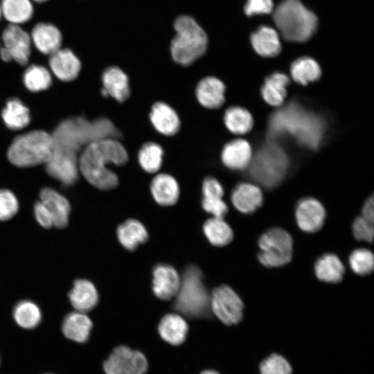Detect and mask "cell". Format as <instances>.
<instances>
[{"instance_id": "obj_7", "label": "cell", "mask_w": 374, "mask_h": 374, "mask_svg": "<svg viewBox=\"0 0 374 374\" xmlns=\"http://www.w3.org/2000/svg\"><path fill=\"white\" fill-rule=\"evenodd\" d=\"M52 134L42 130H35L16 137L8 151L11 163L18 167L46 164L53 154Z\"/></svg>"}, {"instance_id": "obj_9", "label": "cell", "mask_w": 374, "mask_h": 374, "mask_svg": "<svg viewBox=\"0 0 374 374\" xmlns=\"http://www.w3.org/2000/svg\"><path fill=\"white\" fill-rule=\"evenodd\" d=\"M258 246L260 251L258 253V259L265 267H282L292 260V238L281 228H271L262 233Z\"/></svg>"}, {"instance_id": "obj_31", "label": "cell", "mask_w": 374, "mask_h": 374, "mask_svg": "<svg viewBox=\"0 0 374 374\" xmlns=\"http://www.w3.org/2000/svg\"><path fill=\"white\" fill-rule=\"evenodd\" d=\"M289 83V78L285 74H272L265 80L261 89L263 99L272 106L282 105L287 95L286 89Z\"/></svg>"}, {"instance_id": "obj_43", "label": "cell", "mask_w": 374, "mask_h": 374, "mask_svg": "<svg viewBox=\"0 0 374 374\" xmlns=\"http://www.w3.org/2000/svg\"><path fill=\"white\" fill-rule=\"evenodd\" d=\"M202 206L205 211L214 217L223 218L228 212V207L222 198L203 197Z\"/></svg>"}, {"instance_id": "obj_35", "label": "cell", "mask_w": 374, "mask_h": 374, "mask_svg": "<svg viewBox=\"0 0 374 374\" xmlns=\"http://www.w3.org/2000/svg\"><path fill=\"white\" fill-rule=\"evenodd\" d=\"M203 231L208 240L217 247L229 244L233 238L231 228L223 218L213 217L207 220L203 225Z\"/></svg>"}, {"instance_id": "obj_6", "label": "cell", "mask_w": 374, "mask_h": 374, "mask_svg": "<svg viewBox=\"0 0 374 374\" xmlns=\"http://www.w3.org/2000/svg\"><path fill=\"white\" fill-rule=\"evenodd\" d=\"M177 32L170 45L173 60L182 66H189L205 53L208 37L203 28L191 17L180 16L175 21Z\"/></svg>"}, {"instance_id": "obj_23", "label": "cell", "mask_w": 374, "mask_h": 374, "mask_svg": "<svg viewBox=\"0 0 374 374\" xmlns=\"http://www.w3.org/2000/svg\"><path fill=\"white\" fill-rule=\"evenodd\" d=\"M231 202L241 213L251 214L262 204V193L257 186L242 183L237 185L231 193Z\"/></svg>"}, {"instance_id": "obj_39", "label": "cell", "mask_w": 374, "mask_h": 374, "mask_svg": "<svg viewBox=\"0 0 374 374\" xmlns=\"http://www.w3.org/2000/svg\"><path fill=\"white\" fill-rule=\"evenodd\" d=\"M349 264L351 269L356 274L368 275L373 270V255L366 249H357L350 253Z\"/></svg>"}, {"instance_id": "obj_32", "label": "cell", "mask_w": 374, "mask_h": 374, "mask_svg": "<svg viewBox=\"0 0 374 374\" xmlns=\"http://www.w3.org/2000/svg\"><path fill=\"white\" fill-rule=\"evenodd\" d=\"M24 71L22 79L26 87L32 91L48 89L52 83V75L46 65L30 62Z\"/></svg>"}, {"instance_id": "obj_2", "label": "cell", "mask_w": 374, "mask_h": 374, "mask_svg": "<svg viewBox=\"0 0 374 374\" xmlns=\"http://www.w3.org/2000/svg\"><path fill=\"white\" fill-rule=\"evenodd\" d=\"M127 160V152L121 142L113 137L104 138L84 148L78 159V169L94 187L109 190L118 186V178L108 166H123Z\"/></svg>"}, {"instance_id": "obj_20", "label": "cell", "mask_w": 374, "mask_h": 374, "mask_svg": "<svg viewBox=\"0 0 374 374\" xmlns=\"http://www.w3.org/2000/svg\"><path fill=\"white\" fill-rule=\"evenodd\" d=\"M68 296L73 309L84 313L93 310L98 301L95 285L87 279L75 280Z\"/></svg>"}, {"instance_id": "obj_50", "label": "cell", "mask_w": 374, "mask_h": 374, "mask_svg": "<svg viewBox=\"0 0 374 374\" xmlns=\"http://www.w3.org/2000/svg\"><path fill=\"white\" fill-rule=\"evenodd\" d=\"M2 21H3V17H2V12H1V6H0V24L2 22Z\"/></svg>"}, {"instance_id": "obj_18", "label": "cell", "mask_w": 374, "mask_h": 374, "mask_svg": "<svg viewBox=\"0 0 374 374\" xmlns=\"http://www.w3.org/2000/svg\"><path fill=\"white\" fill-rule=\"evenodd\" d=\"M40 201L51 213L53 226L65 228L69 223L71 206L67 199L51 188H45L40 193Z\"/></svg>"}, {"instance_id": "obj_24", "label": "cell", "mask_w": 374, "mask_h": 374, "mask_svg": "<svg viewBox=\"0 0 374 374\" xmlns=\"http://www.w3.org/2000/svg\"><path fill=\"white\" fill-rule=\"evenodd\" d=\"M252 158L249 143L244 139H235L226 143L222 151V163L232 170H243Z\"/></svg>"}, {"instance_id": "obj_5", "label": "cell", "mask_w": 374, "mask_h": 374, "mask_svg": "<svg viewBox=\"0 0 374 374\" xmlns=\"http://www.w3.org/2000/svg\"><path fill=\"white\" fill-rule=\"evenodd\" d=\"M203 274L196 266H189L181 278L179 289L176 294L174 308L188 318L211 316L210 297L205 287Z\"/></svg>"}, {"instance_id": "obj_29", "label": "cell", "mask_w": 374, "mask_h": 374, "mask_svg": "<svg viewBox=\"0 0 374 374\" xmlns=\"http://www.w3.org/2000/svg\"><path fill=\"white\" fill-rule=\"evenodd\" d=\"M345 269L340 259L335 254L326 253L317 259L314 265L317 278L323 282L338 283L343 279Z\"/></svg>"}, {"instance_id": "obj_14", "label": "cell", "mask_w": 374, "mask_h": 374, "mask_svg": "<svg viewBox=\"0 0 374 374\" xmlns=\"http://www.w3.org/2000/svg\"><path fill=\"white\" fill-rule=\"evenodd\" d=\"M57 79L63 82L74 80L82 69V61L70 48L62 46L47 57L46 66Z\"/></svg>"}, {"instance_id": "obj_34", "label": "cell", "mask_w": 374, "mask_h": 374, "mask_svg": "<svg viewBox=\"0 0 374 374\" xmlns=\"http://www.w3.org/2000/svg\"><path fill=\"white\" fill-rule=\"evenodd\" d=\"M42 312L39 306L29 300H23L16 304L13 309V318L22 328L30 330L36 328L42 321Z\"/></svg>"}, {"instance_id": "obj_38", "label": "cell", "mask_w": 374, "mask_h": 374, "mask_svg": "<svg viewBox=\"0 0 374 374\" xmlns=\"http://www.w3.org/2000/svg\"><path fill=\"white\" fill-rule=\"evenodd\" d=\"M163 150L161 146L154 142L144 143L138 152V161L143 170L148 173H154L161 167Z\"/></svg>"}, {"instance_id": "obj_19", "label": "cell", "mask_w": 374, "mask_h": 374, "mask_svg": "<svg viewBox=\"0 0 374 374\" xmlns=\"http://www.w3.org/2000/svg\"><path fill=\"white\" fill-rule=\"evenodd\" d=\"M150 120L155 130L165 136H172L180 129V119L175 110L163 102L152 106Z\"/></svg>"}, {"instance_id": "obj_11", "label": "cell", "mask_w": 374, "mask_h": 374, "mask_svg": "<svg viewBox=\"0 0 374 374\" xmlns=\"http://www.w3.org/2000/svg\"><path fill=\"white\" fill-rule=\"evenodd\" d=\"M148 368L144 354L125 345L116 346L103 363L105 374H145Z\"/></svg>"}, {"instance_id": "obj_16", "label": "cell", "mask_w": 374, "mask_h": 374, "mask_svg": "<svg viewBox=\"0 0 374 374\" xmlns=\"http://www.w3.org/2000/svg\"><path fill=\"white\" fill-rule=\"evenodd\" d=\"M181 277L170 265L159 264L153 269L152 290L160 299L170 300L175 297L179 289Z\"/></svg>"}, {"instance_id": "obj_13", "label": "cell", "mask_w": 374, "mask_h": 374, "mask_svg": "<svg viewBox=\"0 0 374 374\" xmlns=\"http://www.w3.org/2000/svg\"><path fill=\"white\" fill-rule=\"evenodd\" d=\"M33 50L48 57L63 46V35L60 29L48 21H39L28 30Z\"/></svg>"}, {"instance_id": "obj_10", "label": "cell", "mask_w": 374, "mask_h": 374, "mask_svg": "<svg viewBox=\"0 0 374 374\" xmlns=\"http://www.w3.org/2000/svg\"><path fill=\"white\" fill-rule=\"evenodd\" d=\"M0 42L9 52L12 62L25 67L30 63L33 48L30 33L22 26L0 24Z\"/></svg>"}, {"instance_id": "obj_44", "label": "cell", "mask_w": 374, "mask_h": 374, "mask_svg": "<svg viewBox=\"0 0 374 374\" xmlns=\"http://www.w3.org/2000/svg\"><path fill=\"white\" fill-rule=\"evenodd\" d=\"M273 0H247L244 8L246 15L269 14L273 11Z\"/></svg>"}, {"instance_id": "obj_25", "label": "cell", "mask_w": 374, "mask_h": 374, "mask_svg": "<svg viewBox=\"0 0 374 374\" xmlns=\"http://www.w3.org/2000/svg\"><path fill=\"white\" fill-rule=\"evenodd\" d=\"M103 88L107 95L119 103L125 102L130 95L127 75L117 66H110L103 73Z\"/></svg>"}, {"instance_id": "obj_51", "label": "cell", "mask_w": 374, "mask_h": 374, "mask_svg": "<svg viewBox=\"0 0 374 374\" xmlns=\"http://www.w3.org/2000/svg\"><path fill=\"white\" fill-rule=\"evenodd\" d=\"M0 46H1V42H0Z\"/></svg>"}, {"instance_id": "obj_47", "label": "cell", "mask_w": 374, "mask_h": 374, "mask_svg": "<svg viewBox=\"0 0 374 374\" xmlns=\"http://www.w3.org/2000/svg\"><path fill=\"white\" fill-rule=\"evenodd\" d=\"M373 197L371 196L364 203L362 208V215L364 219L373 224L374 220V203Z\"/></svg>"}, {"instance_id": "obj_27", "label": "cell", "mask_w": 374, "mask_h": 374, "mask_svg": "<svg viewBox=\"0 0 374 374\" xmlns=\"http://www.w3.org/2000/svg\"><path fill=\"white\" fill-rule=\"evenodd\" d=\"M3 20L10 24L24 26L33 18L35 3L31 0H0Z\"/></svg>"}, {"instance_id": "obj_26", "label": "cell", "mask_w": 374, "mask_h": 374, "mask_svg": "<svg viewBox=\"0 0 374 374\" xmlns=\"http://www.w3.org/2000/svg\"><path fill=\"white\" fill-rule=\"evenodd\" d=\"M154 199L161 206L174 205L179 196V186L171 175L161 173L156 175L150 184Z\"/></svg>"}, {"instance_id": "obj_37", "label": "cell", "mask_w": 374, "mask_h": 374, "mask_svg": "<svg viewBox=\"0 0 374 374\" xmlns=\"http://www.w3.org/2000/svg\"><path fill=\"white\" fill-rule=\"evenodd\" d=\"M224 122L232 133L243 134L249 132L253 127V121L251 114L240 107H231L224 115Z\"/></svg>"}, {"instance_id": "obj_15", "label": "cell", "mask_w": 374, "mask_h": 374, "mask_svg": "<svg viewBox=\"0 0 374 374\" xmlns=\"http://www.w3.org/2000/svg\"><path fill=\"white\" fill-rule=\"evenodd\" d=\"M296 220L299 227L306 233H315L323 225L326 211L316 199L306 197L296 204Z\"/></svg>"}, {"instance_id": "obj_45", "label": "cell", "mask_w": 374, "mask_h": 374, "mask_svg": "<svg viewBox=\"0 0 374 374\" xmlns=\"http://www.w3.org/2000/svg\"><path fill=\"white\" fill-rule=\"evenodd\" d=\"M202 194L204 197L222 198L224 189L216 179L208 177L202 184Z\"/></svg>"}, {"instance_id": "obj_33", "label": "cell", "mask_w": 374, "mask_h": 374, "mask_svg": "<svg viewBox=\"0 0 374 374\" xmlns=\"http://www.w3.org/2000/svg\"><path fill=\"white\" fill-rule=\"evenodd\" d=\"M290 72L292 79L302 85L318 80L321 74L319 64L309 57L295 60L291 65Z\"/></svg>"}, {"instance_id": "obj_21", "label": "cell", "mask_w": 374, "mask_h": 374, "mask_svg": "<svg viewBox=\"0 0 374 374\" xmlns=\"http://www.w3.org/2000/svg\"><path fill=\"white\" fill-rule=\"evenodd\" d=\"M225 86L215 77H206L197 84L195 94L201 105L207 109H217L225 100Z\"/></svg>"}, {"instance_id": "obj_4", "label": "cell", "mask_w": 374, "mask_h": 374, "mask_svg": "<svg viewBox=\"0 0 374 374\" xmlns=\"http://www.w3.org/2000/svg\"><path fill=\"white\" fill-rule=\"evenodd\" d=\"M274 21L282 37L289 42H303L314 34L318 25L316 15L300 0H283L275 8Z\"/></svg>"}, {"instance_id": "obj_8", "label": "cell", "mask_w": 374, "mask_h": 374, "mask_svg": "<svg viewBox=\"0 0 374 374\" xmlns=\"http://www.w3.org/2000/svg\"><path fill=\"white\" fill-rule=\"evenodd\" d=\"M288 162L286 153L279 145L267 144L258 150L252 159L250 174L259 184L272 188L284 178Z\"/></svg>"}, {"instance_id": "obj_46", "label": "cell", "mask_w": 374, "mask_h": 374, "mask_svg": "<svg viewBox=\"0 0 374 374\" xmlns=\"http://www.w3.org/2000/svg\"><path fill=\"white\" fill-rule=\"evenodd\" d=\"M34 215L37 223L44 229L53 226L52 216L44 204L39 201L34 205Z\"/></svg>"}, {"instance_id": "obj_40", "label": "cell", "mask_w": 374, "mask_h": 374, "mask_svg": "<svg viewBox=\"0 0 374 374\" xmlns=\"http://www.w3.org/2000/svg\"><path fill=\"white\" fill-rule=\"evenodd\" d=\"M260 374H292V368L289 362L282 355L272 354L260 364Z\"/></svg>"}, {"instance_id": "obj_12", "label": "cell", "mask_w": 374, "mask_h": 374, "mask_svg": "<svg viewBox=\"0 0 374 374\" xmlns=\"http://www.w3.org/2000/svg\"><path fill=\"white\" fill-rule=\"evenodd\" d=\"M210 308L215 316L226 326L237 324L242 319V301L227 285H223L213 290L210 297Z\"/></svg>"}, {"instance_id": "obj_1", "label": "cell", "mask_w": 374, "mask_h": 374, "mask_svg": "<svg viewBox=\"0 0 374 374\" xmlns=\"http://www.w3.org/2000/svg\"><path fill=\"white\" fill-rule=\"evenodd\" d=\"M116 134L114 125L105 118L90 122L74 117L62 121L52 134L53 154L46 163V172L64 185H72L78 177L81 148L101 139L114 138Z\"/></svg>"}, {"instance_id": "obj_42", "label": "cell", "mask_w": 374, "mask_h": 374, "mask_svg": "<svg viewBox=\"0 0 374 374\" xmlns=\"http://www.w3.org/2000/svg\"><path fill=\"white\" fill-rule=\"evenodd\" d=\"M352 231L356 240L368 242H373V224L363 217H358L354 220Z\"/></svg>"}, {"instance_id": "obj_41", "label": "cell", "mask_w": 374, "mask_h": 374, "mask_svg": "<svg viewBox=\"0 0 374 374\" xmlns=\"http://www.w3.org/2000/svg\"><path fill=\"white\" fill-rule=\"evenodd\" d=\"M19 210L15 195L8 190H0V221L11 219Z\"/></svg>"}, {"instance_id": "obj_48", "label": "cell", "mask_w": 374, "mask_h": 374, "mask_svg": "<svg viewBox=\"0 0 374 374\" xmlns=\"http://www.w3.org/2000/svg\"><path fill=\"white\" fill-rule=\"evenodd\" d=\"M199 374H221V373L214 369H206L201 371Z\"/></svg>"}, {"instance_id": "obj_22", "label": "cell", "mask_w": 374, "mask_h": 374, "mask_svg": "<svg viewBox=\"0 0 374 374\" xmlns=\"http://www.w3.org/2000/svg\"><path fill=\"white\" fill-rule=\"evenodd\" d=\"M93 323L86 313L78 311L67 314L63 319L62 330L69 339L79 343H86L91 335Z\"/></svg>"}, {"instance_id": "obj_17", "label": "cell", "mask_w": 374, "mask_h": 374, "mask_svg": "<svg viewBox=\"0 0 374 374\" xmlns=\"http://www.w3.org/2000/svg\"><path fill=\"white\" fill-rule=\"evenodd\" d=\"M157 331L159 337L164 342L173 346H178L185 342L189 326L181 315L168 314L160 320Z\"/></svg>"}, {"instance_id": "obj_3", "label": "cell", "mask_w": 374, "mask_h": 374, "mask_svg": "<svg viewBox=\"0 0 374 374\" xmlns=\"http://www.w3.org/2000/svg\"><path fill=\"white\" fill-rule=\"evenodd\" d=\"M324 132L323 119L295 103L276 112L269 118L268 135L271 139L292 136L299 144L309 148H318Z\"/></svg>"}, {"instance_id": "obj_30", "label": "cell", "mask_w": 374, "mask_h": 374, "mask_svg": "<svg viewBox=\"0 0 374 374\" xmlns=\"http://www.w3.org/2000/svg\"><path fill=\"white\" fill-rule=\"evenodd\" d=\"M117 237L125 249L133 251L140 244L148 240V234L145 226L140 222L131 219L118 227Z\"/></svg>"}, {"instance_id": "obj_49", "label": "cell", "mask_w": 374, "mask_h": 374, "mask_svg": "<svg viewBox=\"0 0 374 374\" xmlns=\"http://www.w3.org/2000/svg\"><path fill=\"white\" fill-rule=\"evenodd\" d=\"M35 4H42L47 2L49 0H31Z\"/></svg>"}, {"instance_id": "obj_28", "label": "cell", "mask_w": 374, "mask_h": 374, "mask_svg": "<svg viewBox=\"0 0 374 374\" xmlns=\"http://www.w3.org/2000/svg\"><path fill=\"white\" fill-rule=\"evenodd\" d=\"M251 42L254 51L263 57L276 56L281 51L278 34L269 26H260L251 35Z\"/></svg>"}, {"instance_id": "obj_36", "label": "cell", "mask_w": 374, "mask_h": 374, "mask_svg": "<svg viewBox=\"0 0 374 374\" xmlns=\"http://www.w3.org/2000/svg\"><path fill=\"white\" fill-rule=\"evenodd\" d=\"M2 118L6 126L15 130L25 127L30 119L28 109L17 98L7 102Z\"/></svg>"}]
</instances>
